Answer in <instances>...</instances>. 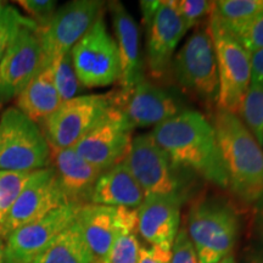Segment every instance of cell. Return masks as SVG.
<instances>
[{
    "label": "cell",
    "instance_id": "obj_1",
    "mask_svg": "<svg viewBox=\"0 0 263 263\" xmlns=\"http://www.w3.org/2000/svg\"><path fill=\"white\" fill-rule=\"evenodd\" d=\"M154 140L172 163L192 170L209 182L228 188L212 123L197 111H182L154 127Z\"/></svg>",
    "mask_w": 263,
    "mask_h": 263
},
{
    "label": "cell",
    "instance_id": "obj_2",
    "mask_svg": "<svg viewBox=\"0 0 263 263\" xmlns=\"http://www.w3.org/2000/svg\"><path fill=\"white\" fill-rule=\"evenodd\" d=\"M228 188L246 202L263 194V149L236 115L218 110L212 123Z\"/></svg>",
    "mask_w": 263,
    "mask_h": 263
},
{
    "label": "cell",
    "instance_id": "obj_3",
    "mask_svg": "<svg viewBox=\"0 0 263 263\" xmlns=\"http://www.w3.org/2000/svg\"><path fill=\"white\" fill-rule=\"evenodd\" d=\"M209 28L218 71L217 106L218 110L239 116L251 85V54L227 31L213 11L210 15Z\"/></svg>",
    "mask_w": 263,
    "mask_h": 263
},
{
    "label": "cell",
    "instance_id": "obj_4",
    "mask_svg": "<svg viewBox=\"0 0 263 263\" xmlns=\"http://www.w3.org/2000/svg\"><path fill=\"white\" fill-rule=\"evenodd\" d=\"M50 146L37 123L16 107L0 117V171L34 172L49 166Z\"/></svg>",
    "mask_w": 263,
    "mask_h": 263
},
{
    "label": "cell",
    "instance_id": "obj_5",
    "mask_svg": "<svg viewBox=\"0 0 263 263\" xmlns=\"http://www.w3.org/2000/svg\"><path fill=\"white\" fill-rule=\"evenodd\" d=\"M238 229V217L229 207L215 202H201L193 206L186 233L199 263H217L232 255Z\"/></svg>",
    "mask_w": 263,
    "mask_h": 263
},
{
    "label": "cell",
    "instance_id": "obj_6",
    "mask_svg": "<svg viewBox=\"0 0 263 263\" xmlns=\"http://www.w3.org/2000/svg\"><path fill=\"white\" fill-rule=\"evenodd\" d=\"M114 107L112 93L78 95L65 101L44 121V137L50 149L73 147L100 123Z\"/></svg>",
    "mask_w": 263,
    "mask_h": 263
},
{
    "label": "cell",
    "instance_id": "obj_7",
    "mask_svg": "<svg viewBox=\"0 0 263 263\" xmlns=\"http://www.w3.org/2000/svg\"><path fill=\"white\" fill-rule=\"evenodd\" d=\"M78 81L87 88L107 87L118 82L120 57L101 14L71 50Z\"/></svg>",
    "mask_w": 263,
    "mask_h": 263
},
{
    "label": "cell",
    "instance_id": "obj_8",
    "mask_svg": "<svg viewBox=\"0 0 263 263\" xmlns=\"http://www.w3.org/2000/svg\"><path fill=\"white\" fill-rule=\"evenodd\" d=\"M174 74L184 90L207 101H217L219 81L209 25L196 29L176 55Z\"/></svg>",
    "mask_w": 263,
    "mask_h": 263
},
{
    "label": "cell",
    "instance_id": "obj_9",
    "mask_svg": "<svg viewBox=\"0 0 263 263\" xmlns=\"http://www.w3.org/2000/svg\"><path fill=\"white\" fill-rule=\"evenodd\" d=\"M146 26L147 65L153 76L159 78L167 71L180 39L188 28L174 0L140 2Z\"/></svg>",
    "mask_w": 263,
    "mask_h": 263
},
{
    "label": "cell",
    "instance_id": "obj_10",
    "mask_svg": "<svg viewBox=\"0 0 263 263\" xmlns=\"http://www.w3.org/2000/svg\"><path fill=\"white\" fill-rule=\"evenodd\" d=\"M103 6L99 0H74L57 10L45 27H38L44 54L43 67L72 50L101 15Z\"/></svg>",
    "mask_w": 263,
    "mask_h": 263
},
{
    "label": "cell",
    "instance_id": "obj_11",
    "mask_svg": "<svg viewBox=\"0 0 263 263\" xmlns=\"http://www.w3.org/2000/svg\"><path fill=\"white\" fill-rule=\"evenodd\" d=\"M38 25L31 18L22 25L0 60V103L14 99L44 65Z\"/></svg>",
    "mask_w": 263,
    "mask_h": 263
},
{
    "label": "cell",
    "instance_id": "obj_12",
    "mask_svg": "<svg viewBox=\"0 0 263 263\" xmlns=\"http://www.w3.org/2000/svg\"><path fill=\"white\" fill-rule=\"evenodd\" d=\"M66 203L52 167L34 171L29 174L27 182L0 226V239L5 241L15 230L37 221Z\"/></svg>",
    "mask_w": 263,
    "mask_h": 263
},
{
    "label": "cell",
    "instance_id": "obj_13",
    "mask_svg": "<svg viewBox=\"0 0 263 263\" xmlns=\"http://www.w3.org/2000/svg\"><path fill=\"white\" fill-rule=\"evenodd\" d=\"M76 221L95 259L106 263L117 236L138 230V209L85 203Z\"/></svg>",
    "mask_w": 263,
    "mask_h": 263
},
{
    "label": "cell",
    "instance_id": "obj_14",
    "mask_svg": "<svg viewBox=\"0 0 263 263\" xmlns=\"http://www.w3.org/2000/svg\"><path fill=\"white\" fill-rule=\"evenodd\" d=\"M83 206V205H82ZM80 205L66 203L5 239L4 263H29L77 219Z\"/></svg>",
    "mask_w": 263,
    "mask_h": 263
},
{
    "label": "cell",
    "instance_id": "obj_15",
    "mask_svg": "<svg viewBox=\"0 0 263 263\" xmlns=\"http://www.w3.org/2000/svg\"><path fill=\"white\" fill-rule=\"evenodd\" d=\"M133 127L116 107L73 146L88 163L105 172L126 159L132 143Z\"/></svg>",
    "mask_w": 263,
    "mask_h": 263
},
{
    "label": "cell",
    "instance_id": "obj_16",
    "mask_svg": "<svg viewBox=\"0 0 263 263\" xmlns=\"http://www.w3.org/2000/svg\"><path fill=\"white\" fill-rule=\"evenodd\" d=\"M112 99L114 106L133 129L156 127L180 114L178 103L144 77L127 89L112 91Z\"/></svg>",
    "mask_w": 263,
    "mask_h": 263
},
{
    "label": "cell",
    "instance_id": "obj_17",
    "mask_svg": "<svg viewBox=\"0 0 263 263\" xmlns=\"http://www.w3.org/2000/svg\"><path fill=\"white\" fill-rule=\"evenodd\" d=\"M124 162L145 196L178 194L172 163L151 133L140 134L132 139Z\"/></svg>",
    "mask_w": 263,
    "mask_h": 263
},
{
    "label": "cell",
    "instance_id": "obj_18",
    "mask_svg": "<svg viewBox=\"0 0 263 263\" xmlns=\"http://www.w3.org/2000/svg\"><path fill=\"white\" fill-rule=\"evenodd\" d=\"M180 199L174 195H149L138 209V232L151 246L172 249L178 234Z\"/></svg>",
    "mask_w": 263,
    "mask_h": 263
},
{
    "label": "cell",
    "instance_id": "obj_19",
    "mask_svg": "<svg viewBox=\"0 0 263 263\" xmlns=\"http://www.w3.org/2000/svg\"><path fill=\"white\" fill-rule=\"evenodd\" d=\"M49 163L55 171L66 202L80 206L89 203L95 183L103 173L100 170L82 159L73 147L50 149Z\"/></svg>",
    "mask_w": 263,
    "mask_h": 263
},
{
    "label": "cell",
    "instance_id": "obj_20",
    "mask_svg": "<svg viewBox=\"0 0 263 263\" xmlns=\"http://www.w3.org/2000/svg\"><path fill=\"white\" fill-rule=\"evenodd\" d=\"M115 29L118 57H120L121 74L118 78L121 89H127L143 78L141 74L139 28L126 8L120 2L108 4Z\"/></svg>",
    "mask_w": 263,
    "mask_h": 263
},
{
    "label": "cell",
    "instance_id": "obj_21",
    "mask_svg": "<svg viewBox=\"0 0 263 263\" xmlns=\"http://www.w3.org/2000/svg\"><path fill=\"white\" fill-rule=\"evenodd\" d=\"M144 199L145 194L123 160L100 174L91 192L89 203L137 210Z\"/></svg>",
    "mask_w": 263,
    "mask_h": 263
},
{
    "label": "cell",
    "instance_id": "obj_22",
    "mask_svg": "<svg viewBox=\"0 0 263 263\" xmlns=\"http://www.w3.org/2000/svg\"><path fill=\"white\" fill-rule=\"evenodd\" d=\"M61 104V98L55 85L52 65L43 67L16 97V108L34 123L44 122Z\"/></svg>",
    "mask_w": 263,
    "mask_h": 263
},
{
    "label": "cell",
    "instance_id": "obj_23",
    "mask_svg": "<svg viewBox=\"0 0 263 263\" xmlns=\"http://www.w3.org/2000/svg\"><path fill=\"white\" fill-rule=\"evenodd\" d=\"M29 263H99L88 248L77 221Z\"/></svg>",
    "mask_w": 263,
    "mask_h": 263
},
{
    "label": "cell",
    "instance_id": "obj_24",
    "mask_svg": "<svg viewBox=\"0 0 263 263\" xmlns=\"http://www.w3.org/2000/svg\"><path fill=\"white\" fill-rule=\"evenodd\" d=\"M261 10L263 0H219L216 2L213 14L230 34H236Z\"/></svg>",
    "mask_w": 263,
    "mask_h": 263
},
{
    "label": "cell",
    "instance_id": "obj_25",
    "mask_svg": "<svg viewBox=\"0 0 263 263\" xmlns=\"http://www.w3.org/2000/svg\"><path fill=\"white\" fill-rule=\"evenodd\" d=\"M245 126L251 132L258 145L263 149V87L259 84L251 83L244 104L241 114Z\"/></svg>",
    "mask_w": 263,
    "mask_h": 263
},
{
    "label": "cell",
    "instance_id": "obj_26",
    "mask_svg": "<svg viewBox=\"0 0 263 263\" xmlns=\"http://www.w3.org/2000/svg\"><path fill=\"white\" fill-rule=\"evenodd\" d=\"M52 66H54L55 85L62 103L77 97L76 94L80 90L81 83L76 74L71 51L52 62Z\"/></svg>",
    "mask_w": 263,
    "mask_h": 263
},
{
    "label": "cell",
    "instance_id": "obj_27",
    "mask_svg": "<svg viewBox=\"0 0 263 263\" xmlns=\"http://www.w3.org/2000/svg\"><path fill=\"white\" fill-rule=\"evenodd\" d=\"M32 172L0 171V226Z\"/></svg>",
    "mask_w": 263,
    "mask_h": 263
},
{
    "label": "cell",
    "instance_id": "obj_28",
    "mask_svg": "<svg viewBox=\"0 0 263 263\" xmlns=\"http://www.w3.org/2000/svg\"><path fill=\"white\" fill-rule=\"evenodd\" d=\"M137 232L122 233L115 240L106 263H138L139 262L140 245Z\"/></svg>",
    "mask_w": 263,
    "mask_h": 263
},
{
    "label": "cell",
    "instance_id": "obj_29",
    "mask_svg": "<svg viewBox=\"0 0 263 263\" xmlns=\"http://www.w3.org/2000/svg\"><path fill=\"white\" fill-rule=\"evenodd\" d=\"M31 18L25 17L14 6L3 5L0 8V60L8 49L17 29L22 25L27 24Z\"/></svg>",
    "mask_w": 263,
    "mask_h": 263
},
{
    "label": "cell",
    "instance_id": "obj_30",
    "mask_svg": "<svg viewBox=\"0 0 263 263\" xmlns=\"http://www.w3.org/2000/svg\"><path fill=\"white\" fill-rule=\"evenodd\" d=\"M236 41L248 50L254 54L263 49V10L258 12L248 25L234 34Z\"/></svg>",
    "mask_w": 263,
    "mask_h": 263
},
{
    "label": "cell",
    "instance_id": "obj_31",
    "mask_svg": "<svg viewBox=\"0 0 263 263\" xmlns=\"http://www.w3.org/2000/svg\"><path fill=\"white\" fill-rule=\"evenodd\" d=\"M178 3V9L186 28H192L203 16L211 15L216 2L207 0H182Z\"/></svg>",
    "mask_w": 263,
    "mask_h": 263
},
{
    "label": "cell",
    "instance_id": "obj_32",
    "mask_svg": "<svg viewBox=\"0 0 263 263\" xmlns=\"http://www.w3.org/2000/svg\"><path fill=\"white\" fill-rule=\"evenodd\" d=\"M17 4L32 16L39 28L45 27L57 11V2L51 0H20Z\"/></svg>",
    "mask_w": 263,
    "mask_h": 263
},
{
    "label": "cell",
    "instance_id": "obj_33",
    "mask_svg": "<svg viewBox=\"0 0 263 263\" xmlns=\"http://www.w3.org/2000/svg\"><path fill=\"white\" fill-rule=\"evenodd\" d=\"M171 263H199L196 251L185 229L179 230L174 239Z\"/></svg>",
    "mask_w": 263,
    "mask_h": 263
},
{
    "label": "cell",
    "instance_id": "obj_34",
    "mask_svg": "<svg viewBox=\"0 0 263 263\" xmlns=\"http://www.w3.org/2000/svg\"><path fill=\"white\" fill-rule=\"evenodd\" d=\"M171 255L172 249H164L161 246L140 248L138 263H171Z\"/></svg>",
    "mask_w": 263,
    "mask_h": 263
},
{
    "label": "cell",
    "instance_id": "obj_35",
    "mask_svg": "<svg viewBox=\"0 0 263 263\" xmlns=\"http://www.w3.org/2000/svg\"><path fill=\"white\" fill-rule=\"evenodd\" d=\"M251 83L263 87V49L251 54Z\"/></svg>",
    "mask_w": 263,
    "mask_h": 263
},
{
    "label": "cell",
    "instance_id": "obj_36",
    "mask_svg": "<svg viewBox=\"0 0 263 263\" xmlns=\"http://www.w3.org/2000/svg\"><path fill=\"white\" fill-rule=\"evenodd\" d=\"M256 210H257V222L259 229L263 232V194L259 196L257 201H256Z\"/></svg>",
    "mask_w": 263,
    "mask_h": 263
},
{
    "label": "cell",
    "instance_id": "obj_37",
    "mask_svg": "<svg viewBox=\"0 0 263 263\" xmlns=\"http://www.w3.org/2000/svg\"><path fill=\"white\" fill-rule=\"evenodd\" d=\"M4 249H5L4 240L0 239V263H4Z\"/></svg>",
    "mask_w": 263,
    "mask_h": 263
},
{
    "label": "cell",
    "instance_id": "obj_38",
    "mask_svg": "<svg viewBox=\"0 0 263 263\" xmlns=\"http://www.w3.org/2000/svg\"><path fill=\"white\" fill-rule=\"evenodd\" d=\"M217 263H235V261H234V257H233L232 255H229V256H227V257L221 259V261L217 262Z\"/></svg>",
    "mask_w": 263,
    "mask_h": 263
},
{
    "label": "cell",
    "instance_id": "obj_39",
    "mask_svg": "<svg viewBox=\"0 0 263 263\" xmlns=\"http://www.w3.org/2000/svg\"><path fill=\"white\" fill-rule=\"evenodd\" d=\"M2 6H3V3H2V2H0V8H2Z\"/></svg>",
    "mask_w": 263,
    "mask_h": 263
}]
</instances>
